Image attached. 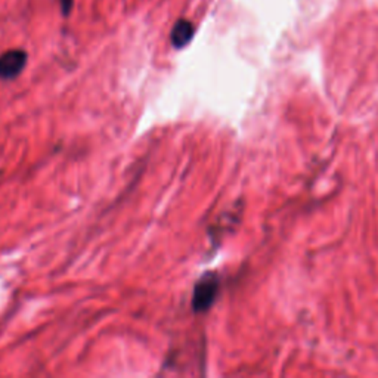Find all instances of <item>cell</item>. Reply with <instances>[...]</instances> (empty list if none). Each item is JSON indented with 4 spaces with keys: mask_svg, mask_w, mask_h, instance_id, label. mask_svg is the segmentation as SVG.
I'll list each match as a JSON object with an SVG mask.
<instances>
[{
    "mask_svg": "<svg viewBox=\"0 0 378 378\" xmlns=\"http://www.w3.org/2000/svg\"><path fill=\"white\" fill-rule=\"evenodd\" d=\"M219 291V278L213 272L206 274L199 279L192 292V309L197 313H201L210 309V306L215 303Z\"/></svg>",
    "mask_w": 378,
    "mask_h": 378,
    "instance_id": "6da1fadb",
    "label": "cell"
},
{
    "mask_svg": "<svg viewBox=\"0 0 378 378\" xmlns=\"http://www.w3.org/2000/svg\"><path fill=\"white\" fill-rule=\"evenodd\" d=\"M28 55L21 49H10L0 55V79L12 80L18 77L27 66Z\"/></svg>",
    "mask_w": 378,
    "mask_h": 378,
    "instance_id": "7a4b0ae2",
    "label": "cell"
},
{
    "mask_svg": "<svg viewBox=\"0 0 378 378\" xmlns=\"http://www.w3.org/2000/svg\"><path fill=\"white\" fill-rule=\"evenodd\" d=\"M194 34H195V28H194L191 21L183 19V18L176 21V24L173 26L172 34H170L172 45L176 49H182L189 45V41L192 40Z\"/></svg>",
    "mask_w": 378,
    "mask_h": 378,
    "instance_id": "3957f363",
    "label": "cell"
},
{
    "mask_svg": "<svg viewBox=\"0 0 378 378\" xmlns=\"http://www.w3.org/2000/svg\"><path fill=\"white\" fill-rule=\"evenodd\" d=\"M61 3V12L64 17H68L72 10V5H74V0H59Z\"/></svg>",
    "mask_w": 378,
    "mask_h": 378,
    "instance_id": "277c9868",
    "label": "cell"
}]
</instances>
